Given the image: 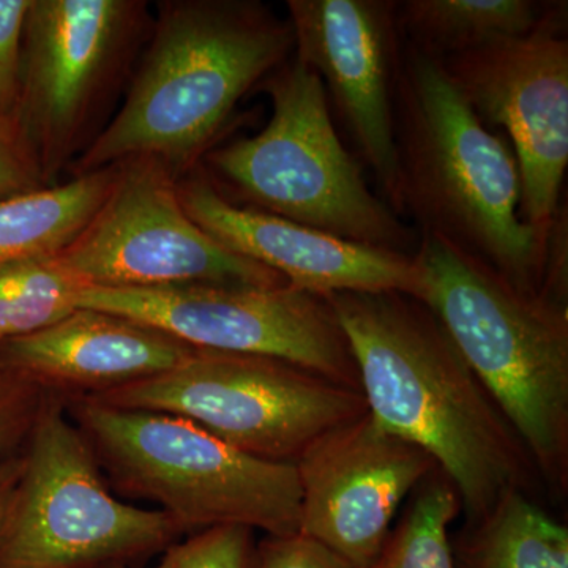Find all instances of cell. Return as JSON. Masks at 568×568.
I'll return each instance as SVG.
<instances>
[{"mask_svg": "<svg viewBox=\"0 0 568 568\" xmlns=\"http://www.w3.org/2000/svg\"><path fill=\"white\" fill-rule=\"evenodd\" d=\"M82 398L183 417L244 454L276 463L297 462L317 437L368 410L362 392L301 366L205 349L162 375Z\"/></svg>", "mask_w": 568, "mask_h": 568, "instance_id": "obj_8", "label": "cell"}, {"mask_svg": "<svg viewBox=\"0 0 568 568\" xmlns=\"http://www.w3.org/2000/svg\"><path fill=\"white\" fill-rule=\"evenodd\" d=\"M353 351L368 413L424 448L465 523L540 480L528 450L439 317L403 293L325 295Z\"/></svg>", "mask_w": 568, "mask_h": 568, "instance_id": "obj_1", "label": "cell"}, {"mask_svg": "<svg viewBox=\"0 0 568 568\" xmlns=\"http://www.w3.org/2000/svg\"><path fill=\"white\" fill-rule=\"evenodd\" d=\"M567 10V2L548 0H405L396 14L403 40L444 59L529 36Z\"/></svg>", "mask_w": 568, "mask_h": 568, "instance_id": "obj_17", "label": "cell"}, {"mask_svg": "<svg viewBox=\"0 0 568 568\" xmlns=\"http://www.w3.org/2000/svg\"><path fill=\"white\" fill-rule=\"evenodd\" d=\"M43 179L32 156L20 142L0 133V200L43 189Z\"/></svg>", "mask_w": 568, "mask_h": 568, "instance_id": "obj_26", "label": "cell"}, {"mask_svg": "<svg viewBox=\"0 0 568 568\" xmlns=\"http://www.w3.org/2000/svg\"><path fill=\"white\" fill-rule=\"evenodd\" d=\"M508 145L480 121L443 61L403 40L395 85L399 215L521 293L541 294L549 235L519 215L521 179Z\"/></svg>", "mask_w": 568, "mask_h": 568, "instance_id": "obj_3", "label": "cell"}, {"mask_svg": "<svg viewBox=\"0 0 568 568\" xmlns=\"http://www.w3.org/2000/svg\"><path fill=\"white\" fill-rule=\"evenodd\" d=\"M567 13L518 39L440 59L487 126L510 138L521 179L519 215L544 235L562 211L568 166Z\"/></svg>", "mask_w": 568, "mask_h": 568, "instance_id": "obj_12", "label": "cell"}, {"mask_svg": "<svg viewBox=\"0 0 568 568\" xmlns=\"http://www.w3.org/2000/svg\"><path fill=\"white\" fill-rule=\"evenodd\" d=\"M395 0H287L294 58L315 71L398 213L395 85L402 55ZM328 99V100H331Z\"/></svg>", "mask_w": 568, "mask_h": 568, "instance_id": "obj_14", "label": "cell"}, {"mask_svg": "<svg viewBox=\"0 0 568 568\" xmlns=\"http://www.w3.org/2000/svg\"><path fill=\"white\" fill-rule=\"evenodd\" d=\"M84 290L58 254L0 265V343L59 323L80 308Z\"/></svg>", "mask_w": 568, "mask_h": 568, "instance_id": "obj_20", "label": "cell"}, {"mask_svg": "<svg viewBox=\"0 0 568 568\" xmlns=\"http://www.w3.org/2000/svg\"><path fill=\"white\" fill-rule=\"evenodd\" d=\"M0 529V568H108L185 536L159 508L112 495L65 399L43 392Z\"/></svg>", "mask_w": 568, "mask_h": 568, "instance_id": "obj_7", "label": "cell"}, {"mask_svg": "<svg viewBox=\"0 0 568 568\" xmlns=\"http://www.w3.org/2000/svg\"><path fill=\"white\" fill-rule=\"evenodd\" d=\"M22 467V455L10 454L0 457V529L9 510L11 495L17 487Z\"/></svg>", "mask_w": 568, "mask_h": 568, "instance_id": "obj_27", "label": "cell"}, {"mask_svg": "<svg viewBox=\"0 0 568 568\" xmlns=\"http://www.w3.org/2000/svg\"><path fill=\"white\" fill-rule=\"evenodd\" d=\"M152 18L141 0H31L22 33L18 130L44 185L99 136Z\"/></svg>", "mask_w": 568, "mask_h": 568, "instance_id": "obj_9", "label": "cell"}, {"mask_svg": "<svg viewBox=\"0 0 568 568\" xmlns=\"http://www.w3.org/2000/svg\"><path fill=\"white\" fill-rule=\"evenodd\" d=\"M298 532L354 568L379 555L403 500L436 473L432 455L372 414L317 437L297 462Z\"/></svg>", "mask_w": 568, "mask_h": 568, "instance_id": "obj_13", "label": "cell"}, {"mask_svg": "<svg viewBox=\"0 0 568 568\" xmlns=\"http://www.w3.org/2000/svg\"><path fill=\"white\" fill-rule=\"evenodd\" d=\"M162 560L153 568H254L256 544L253 530L242 526H220L190 534L164 549ZM108 568H133L112 566Z\"/></svg>", "mask_w": 568, "mask_h": 568, "instance_id": "obj_22", "label": "cell"}, {"mask_svg": "<svg viewBox=\"0 0 568 568\" xmlns=\"http://www.w3.org/2000/svg\"><path fill=\"white\" fill-rule=\"evenodd\" d=\"M29 6L31 0H0V133L22 145L24 142L18 130V111L21 97L22 33Z\"/></svg>", "mask_w": 568, "mask_h": 568, "instance_id": "obj_23", "label": "cell"}, {"mask_svg": "<svg viewBox=\"0 0 568 568\" xmlns=\"http://www.w3.org/2000/svg\"><path fill=\"white\" fill-rule=\"evenodd\" d=\"M424 302L447 328L556 495L568 487V305L526 294L476 257L420 235Z\"/></svg>", "mask_w": 568, "mask_h": 568, "instance_id": "obj_4", "label": "cell"}, {"mask_svg": "<svg viewBox=\"0 0 568 568\" xmlns=\"http://www.w3.org/2000/svg\"><path fill=\"white\" fill-rule=\"evenodd\" d=\"M121 111L73 175L153 159L181 181L239 102L294 52L290 21L256 0H162Z\"/></svg>", "mask_w": 568, "mask_h": 568, "instance_id": "obj_2", "label": "cell"}, {"mask_svg": "<svg viewBox=\"0 0 568 568\" xmlns=\"http://www.w3.org/2000/svg\"><path fill=\"white\" fill-rule=\"evenodd\" d=\"M254 568H354L304 534L265 536L256 545Z\"/></svg>", "mask_w": 568, "mask_h": 568, "instance_id": "obj_25", "label": "cell"}, {"mask_svg": "<svg viewBox=\"0 0 568 568\" xmlns=\"http://www.w3.org/2000/svg\"><path fill=\"white\" fill-rule=\"evenodd\" d=\"M178 179L153 159L118 164L110 194L59 261L88 287L215 283L278 286L271 268L224 248L190 219Z\"/></svg>", "mask_w": 568, "mask_h": 568, "instance_id": "obj_11", "label": "cell"}, {"mask_svg": "<svg viewBox=\"0 0 568 568\" xmlns=\"http://www.w3.org/2000/svg\"><path fill=\"white\" fill-rule=\"evenodd\" d=\"M185 212L224 248L271 268L297 290L325 297L334 293H403L418 298L420 274L414 254L343 241L230 203L203 173L178 182Z\"/></svg>", "mask_w": 568, "mask_h": 568, "instance_id": "obj_15", "label": "cell"}, {"mask_svg": "<svg viewBox=\"0 0 568 568\" xmlns=\"http://www.w3.org/2000/svg\"><path fill=\"white\" fill-rule=\"evenodd\" d=\"M272 115L256 136L204 156L211 182L230 203L271 213L325 234L414 254L417 237L369 190L332 121L324 82L297 59L263 81Z\"/></svg>", "mask_w": 568, "mask_h": 568, "instance_id": "obj_5", "label": "cell"}, {"mask_svg": "<svg viewBox=\"0 0 568 568\" xmlns=\"http://www.w3.org/2000/svg\"><path fill=\"white\" fill-rule=\"evenodd\" d=\"M193 351L130 317L78 308L44 331L0 343V369L62 398H82L170 372Z\"/></svg>", "mask_w": 568, "mask_h": 568, "instance_id": "obj_16", "label": "cell"}, {"mask_svg": "<svg viewBox=\"0 0 568 568\" xmlns=\"http://www.w3.org/2000/svg\"><path fill=\"white\" fill-rule=\"evenodd\" d=\"M455 568H568V528L525 491H508L450 537Z\"/></svg>", "mask_w": 568, "mask_h": 568, "instance_id": "obj_19", "label": "cell"}, {"mask_svg": "<svg viewBox=\"0 0 568 568\" xmlns=\"http://www.w3.org/2000/svg\"><path fill=\"white\" fill-rule=\"evenodd\" d=\"M459 514L457 491L437 469L418 485L413 504L365 568H455L448 529Z\"/></svg>", "mask_w": 568, "mask_h": 568, "instance_id": "obj_21", "label": "cell"}, {"mask_svg": "<svg viewBox=\"0 0 568 568\" xmlns=\"http://www.w3.org/2000/svg\"><path fill=\"white\" fill-rule=\"evenodd\" d=\"M63 399L115 489L155 503L183 534L220 526L298 532L294 463L252 457L183 417Z\"/></svg>", "mask_w": 568, "mask_h": 568, "instance_id": "obj_6", "label": "cell"}, {"mask_svg": "<svg viewBox=\"0 0 568 568\" xmlns=\"http://www.w3.org/2000/svg\"><path fill=\"white\" fill-rule=\"evenodd\" d=\"M80 308L130 317L194 349L278 358L361 392L353 351L327 298L287 283L88 287Z\"/></svg>", "mask_w": 568, "mask_h": 568, "instance_id": "obj_10", "label": "cell"}, {"mask_svg": "<svg viewBox=\"0 0 568 568\" xmlns=\"http://www.w3.org/2000/svg\"><path fill=\"white\" fill-rule=\"evenodd\" d=\"M115 175L118 164L0 200V265L65 250L102 207Z\"/></svg>", "mask_w": 568, "mask_h": 568, "instance_id": "obj_18", "label": "cell"}, {"mask_svg": "<svg viewBox=\"0 0 568 568\" xmlns=\"http://www.w3.org/2000/svg\"><path fill=\"white\" fill-rule=\"evenodd\" d=\"M41 398V388L0 369V457H7L10 450L26 443Z\"/></svg>", "mask_w": 568, "mask_h": 568, "instance_id": "obj_24", "label": "cell"}]
</instances>
